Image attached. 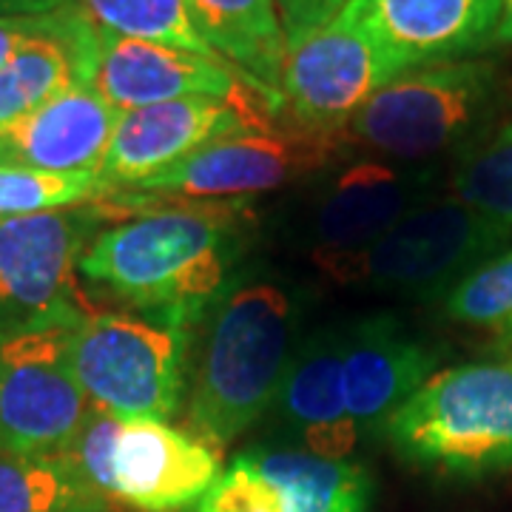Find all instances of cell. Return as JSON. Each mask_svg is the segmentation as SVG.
<instances>
[{
    "label": "cell",
    "instance_id": "obj_1",
    "mask_svg": "<svg viewBox=\"0 0 512 512\" xmlns=\"http://www.w3.org/2000/svg\"><path fill=\"white\" fill-rule=\"evenodd\" d=\"M134 194H111V208H143L94 234L77 271L134 311L188 330L225 296L248 242V205L180 197L163 205L157 194Z\"/></svg>",
    "mask_w": 512,
    "mask_h": 512
},
{
    "label": "cell",
    "instance_id": "obj_2",
    "mask_svg": "<svg viewBox=\"0 0 512 512\" xmlns=\"http://www.w3.org/2000/svg\"><path fill=\"white\" fill-rule=\"evenodd\" d=\"M299 305L276 282H248L214 305L191 376L188 424L214 450L242 436L274 404L291 362Z\"/></svg>",
    "mask_w": 512,
    "mask_h": 512
},
{
    "label": "cell",
    "instance_id": "obj_3",
    "mask_svg": "<svg viewBox=\"0 0 512 512\" xmlns=\"http://www.w3.org/2000/svg\"><path fill=\"white\" fill-rule=\"evenodd\" d=\"M382 436L407 461L458 476L512 467V359L436 370L387 419Z\"/></svg>",
    "mask_w": 512,
    "mask_h": 512
},
{
    "label": "cell",
    "instance_id": "obj_4",
    "mask_svg": "<svg viewBox=\"0 0 512 512\" xmlns=\"http://www.w3.org/2000/svg\"><path fill=\"white\" fill-rule=\"evenodd\" d=\"M501 97L493 60H453L393 77L345 128V143L387 163L427 165L473 146Z\"/></svg>",
    "mask_w": 512,
    "mask_h": 512
},
{
    "label": "cell",
    "instance_id": "obj_5",
    "mask_svg": "<svg viewBox=\"0 0 512 512\" xmlns=\"http://www.w3.org/2000/svg\"><path fill=\"white\" fill-rule=\"evenodd\" d=\"M510 237L507 222L484 217L456 197H436L367 245L316 254V265L339 285L441 299L461 276L504 251Z\"/></svg>",
    "mask_w": 512,
    "mask_h": 512
},
{
    "label": "cell",
    "instance_id": "obj_6",
    "mask_svg": "<svg viewBox=\"0 0 512 512\" xmlns=\"http://www.w3.org/2000/svg\"><path fill=\"white\" fill-rule=\"evenodd\" d=\"M69 367L94 407L120 421H168L183 402L188 330L154 316L89 311L69 333Z\"/></svg>",
    "mask_w": 512,
    "mask_h": 512
},
{
    "label": "cell",
    "instance_id": "obj_7",
    "mask_svg": "<svg viewBox=\"0 0 512 512\" xmlns=\"http://www.w3.org/2000/svg\"><path fill=\"white\" fill-rule=\"evenodd\" d=\"M72 325L0 330L3 456H55L86 421L89 399L69 367Z\"/></svg>",
    "mask_w": 512,
    "mask_h": 512
},
{
    "label": "cell",
    "instance_id": "obj_8",
    "mask_svg": "<svg viewBox=\"0 0 512 512\" xmlns=\"http://www.w3.org/2000/svg\"><path fill=\"white\" fill-rule=\"evenodd\" d=\"M399 77L390 57L345 6L339 18L296 43L282 66V111L293 128L319 137H345L350 120Z\"/></svg>",
    "mask_w": 512,
    "mask_h": 512
},
{
    "label": "cell",
    "instance_id": "obj_9",
    "mask_svg": "<svg viewBox=\"0 0 512 512\" xmlns=\"http://www.w3.org/2000/svg\"><path fill=\"white\" fill-rule=\"evenodd\" d=\"M103 208H63L0 220V330L77 322L74 274Z\"/></svg>",
    "mask_w": 512,
    "mask_h": 512
},
{
    "label": "cell",
    "instance_id": "obj_10",
    "mask_svg": "<svg viewBox=\"0 0 512 512\" xmlns=\"http://www.w3.org/2000/svg\"><path fill=\"white\" fill-rule=\"evenodd\" d=\"M342 146L345 137H319L299 128L242 131L208 143L134 191L180 200H242L328 165Z\"/></svg>",
    "mask_w": 512,
    "mask_h": 512
},
{
    "label": "cell",
    "instance_id": "obj_11",
    "mask_svg": "<svg viewBox=\"0 0 512 512\" xmlns=\"http://www.w3.org/2000/svg\"><path fill=\"white\" fill-rule=\"evenodd\" d=\"M268 128L251 103L217 97H183L126 111L114 128L100 177L114 191H134L214 140Z\"/></svg>",
    "mask_w": 512,
    "mask_h": 512
},
{
    "label": "cell",
    "instance_id": "obj_12",
    "mask_svg": "<svg viewBox=\"0 0 512 512\" xmlns=\"http://www.w3.org/2000/svg\"><path fill=\"white\" fill-rule=\"evenodd\" d=\"M89 89L120 114L183 97H217L234 103H251V97H259L225 60L117 35L100 26Z\"/></svg>",
    "mask_w": 512,
    "mask_h": 512
},
{
    "label": "cell",
    "instance_id": "obj_13",
    "mask_svg": "<svg viewBox=\"0 0 512 512\" xmlns=\"http://www.w3.org/2000/svg\"><path fill=\"white\" fill-rule=\"evenodd\" d=\"M220 456L200 436L168 421H120L111 450V501L143 512L200 504L220 478Z\"/></svg>",
    "mask_w": 512,
    "mask_h": 512
},
{
    "label": "cell",
    "instance_id": "obj_14",
    "mask_svg": "<svg viewBox=\"0 0 512 512\" xmlns=\"http://www.w3.org/2000/svg\"><path fill=\"white\" fill-rule=\"evenodd\" d=\"M439 171L430 165L353 163L311 205L308 234L316 254H342L382 237L424 202L436 200Z\"/></svg>",
    "mask_w": 512,
    "mask_h": 512
},
{
    "label": "cell",
    "instance_id": "obj_15",
    "mask_svg": "<svg viewBox=\"0 0 512 512\" xmlns=\"http://www.w3.org/2000/svg\"><path fill=\"white\" fill-rule=\"evenodd\" d=\"M399 74L495 46L501 0H350Z\"/></svg>",
    "mask_w": 512,
    "mask_h": 512
},
{
    "label": "cell",
    "instance_id": "obj_16",
    "mask_svg": "<svg viewBox=\"0 0 512 512\" xmlns=\"http://www.w3.org/2000/svg\"><path fill=\"white\" fill-rule=\"evenodd\" d=\"M436 373V353L396 316L376 313L342 328V390L362 436L387 419Z\"/></svg>",
    "mask_w": 512,
    "mask_h": 512
},
{
    "label": "cell",
    "instance_id": "obj_17",
    "mask_svg": "<svg viewBox=\"0 0 512 512\" xmlns=\"http://www.w3.org/2000/svg\"><path fill=\"white\" fill-rule=\"evenodd\" d=\"M97 23L80 3L43 15L37 29L0 66V137L72 86H89Z\"/></svg>",
    "mask_w": 512,
    "mask_h": 512
},
{
    "label": "cell",
    "instance_id": "obj_18",
    "mask_svg": "<svg viewBox=\"0 0 512 512\" xmlns=\"http://www.w3.org/2000/svg\"><path fill=\"white\" fill-rule=\"evenodd\" d=\"M271 410L302 441V450L350 458L362 433L342 390V328L316 330L296 345Z\"/></svg>",
    "mask_w": 512,
    "mask_h": 512
},
{
    "label": "cell",
    "instance_id": "obj_19",
    "mask_svg": "<svg viewBox=\"0 0 512 512\" xmlns=\"http://www.w3.org/2000/svg\"><path fill=\"white\" fill-rule=\"evenodd\" d=\"M120 117L94 89L72 86L0 137V165L100 174Z\"/></svg>",
    "mask_w": 512,
    "mask_h": 512
},
{
    "label": "cell",
    "instance_id": "obj_20",
    "mask_svg": "<svg viewBox=\"0 0 512 512\" xmlns=\"http://www.w3.org/2000/svg\"><path fill=\"white\" fill-rule=\"evenodd\" d=\"M188 9L208 46L279 114L288 37L276 0H188Z\"/></svg>",
    "mask_w": 512,
    "mask_h": 512
},
{
    "label": "cell",
    "instance_id": "obj_21",
    "mask_svg": "<svg viewBox=\"0 0 512 512\" xmlns=\"http://www.w3.org/2000/svg\"><path fill=\"white\" fill-rule=\"evenodd\" d=\"M274 484L282 512H367L373 481L348 458H325L308 450L254 447L239 453Z\"/></svg>",
    "mask_w": 512,
    "mask_h": 512
},
{
    "label": "cell",
    "instance_id": "obj_22",
    "mask_svg": "<svg viewBox=\"0 0 512 512\" xmlns=\"http://www.w3.org/2000/svg\"><path fill=\"white\" fill-rule=\"evenodd\" d=\"M106 507L109 501L94 493L60 453H0V512H106Z\"/></svg>",
    "mask_w": 512,
    "mask_h": 512
},
{
    "label": "cell",
    "instance_id": "obj_23",
    "mask_svg": "<svg viewBox=\"0 0 512 512\" xmlns=\"http://www.w3.org/2000/svg\"><path fill=\"white\" fill-rule=\"evenodd\" d=\"M77 3L100 29L168 43L185 52L222 60L197 29L188 0H77Z\"/></svg>",
    "mask_w": 512,
    "mask_h": 512
},
{
    "label": "cell",
    "instance_id": "obj_24",
    "mask_svg": "<svg viewBox=\"0 0 512 512\" xmlns=\"http://www.w3.org/2000/svg\"><path fill=\"white\" fill-rule=\"evenodd\" d=\"M114 194L97 171H37L23 165H0V220L29 217L63 208H80Z\"/></svg>",
    "mask_w": 512,
    "mask_h": 512
},
{
    "label": "cell",
    "instance_id": "obj_25",
    "mask_svg": "<svg viewBox=\"0 0 512 512\" xmlns=\"http://www.w3.org/2000/svg\"><path fill=\"white\" fill-rule=\"evenodd\" d=\"M450 185L453 197L473 211L512 225V123L464 148Z\"/></svg>",
    "mask_w": 512,
    "mask_h": 512
},
{
    "label": "cell",
    "instance_id": "obj_26",
    "mask_svg": "<svg viewBox=\"0 0 512 512\" xmlns=\"http://www.w3.org/2000/svg\"><path fill=\"white\" fill-rule=\"evenodd\" d=\"M441 311L458 325L498 330L512 319V248L484 259L441 296Z\"/></svg>",
    "mask_w": 512,
    "mask_h": 512
},
{
    "label": "cell",
    "instance_id": "obj_27",
    "mask_svg": "<svg viewBox=\"0 0 512 512\" xmlns=\"http://www.w3.org/2000/svg\"><path fill=\"white\" fill-rule=\"evenodd\" d=\"M197 512H282L274 484L237 456L202 495Z\"/></svg>",
    "mask_w": 512,
    "mask_h": 512
},
{
    "label": "cell",
    "instance_id": "obj_28",
    "mask_svg": "<svg viewBox=\"0 0 512 512\" xmlns=\"http://www.w3.org/2000/svg\"><path fill=\"white\" fill-rule=\"evenodd\" d=\"M350 0H276L288 43H296L345 12Z\"/></svg>",
    "mask_w": 512,
    "mask_h": 512
},
{
    "label": "cell",
    "instance_id": "obj_29",
    "mask_svg": "<svg viewBox=\"0 0 512 512\" xmlns=\"http://www.w3.org/2000/svg\"><path fill=\"white\" fill-rule=\"evenodd\" d=\"M40 18H0V66L18 52V46L26 37L35 32Z\"/></svg>",
    "mask_w": 512,
    "mask_h": 512
},
{
    "label": "cell",
    "instance_id": "obj_30",
    "mask_svg": "<svg viewBox=\"0 0 512 512\" xmlns=\"http://www.w3.org/2000/svg\"><path fill=\"white\" fill-rule=\"evenodd\" d=\"M69 3L74 0H0V18H40Z\"/></svg>",
    "mask_w": 512,
    "mask_h": 512
},
{
    "label": "cell",
    "instance_id": "obj_31",
    "mask_svg": "<svg viewBox=\"0 0 512 512\" xmlns=\"http://www.w3.org/2000/svg\"><path fill=\"white\" fill-rule=\"evenodd\" d=\"M495 46H512V0H501V23Z\"/></svg>",
    "mask_w": 512,
    "mask_h": 512
},
{
    "label": "cell",
    "instance_id": "obj_32",
    "mask_svg": "<svg viewBox=\"0 0 512 512\" xmlns=\"http://www.w3.org/2000/svg\"><path fill=\"white\" fill-rule=\"evenodd\" d=\"M495 339H498V348L504 350L507 356L512 359V319L510 322H504L501 328L495 330Z\"/></svg>",
    "mask_w": 512,
    "mask_h": 512
}]
</instances>
